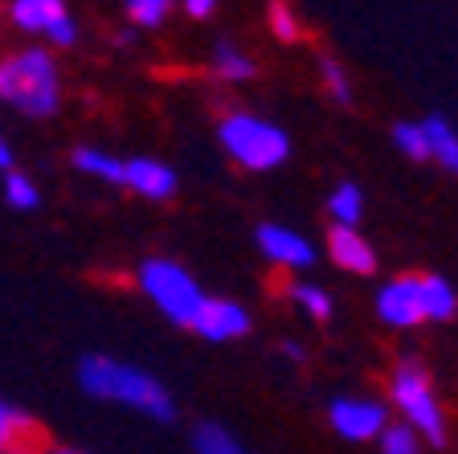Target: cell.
Instances as JSON below:
<instances>
[{"label": "cell", "instance_id": "1", "mask_svg": "<svg viewBox=\"0 0 458 454\" xmlns=\"http://www.w3.org/2000/svg\"><path fill=\"white\" fill-rule=\"evenodd\" d=\"M78 389L86 398L135 409V414L152 417V422H172L176 417V401H172L168 385L156 373L140 369L131 360L106 356V352H90V356L78 360Z\"/></svg>", "mask_w": 458, "mask_h": 454}, {"label": "cell", "instance_id": "2", "mask_svg": "<svg viewBox=\"0 0 458 454\" xmlns=\"http://www.w3.org/2000/svg\"><path fill=\"white\" fill-rule=\"evenodd\" d=\"M66 99V74L54 49L25 46L0 54V107L17 111L21 119H49L62 111Z\"/></svg>", "mask_w": 458, "mask_h": 454}, {"label": "cell", "instance_id": "3", "mask_svg": "<svg viewBox=\"0 0 458 454\" xmlns=\"http://www.w3.org/2000/svg\"><path fill=\"white\" fill-rule=\"evenodd\" d=\"M217 143L242 172H254V176L278 172L291 160V135H286V127H278L267 115L246 111V107L221 111Z\"/></svg>", "mask_w": 458, "mask_h": 454}, {"label": "cell", "instance_id": "4", "mask_svg": "<svg viewBox=\"0 0 458 454\" xmlns=\"http://www.w3.org/2000/svg\"><path fill=\"white\" fill-rule=\"evenodd\" d=\"M389 409H397L401 426H410L434 450L450 442V422L442 409L438 385L418 356H401L389 369Z\"/></svg>", "mask_w": 458, "mask_h": 454}, {"label": "cell", "instance_id": "5", "mask_svg": "<svg viewBox=\"0 0 458 454\" xmlns=\"http://www.w3.org/2000/svg\"><path fill=\"white\" fill-rule=\"evenodd\" d=\"M131 283L143 299L152 303V312L164 315L168 323H176V328H192L205 299H209V291L197 283V275H192L189 266L176 262V258H164V254L143 258L135 266Z\"/></svg>", "mask_w": 458, "mask_h": 454}, {"label": "cell", "instance_id": "6", "mask_svg": "<svg viewBox=\"0 0 458 454\" xmlns=\"http://www.w3.org/2000/svg\"><path fill=\"white\" fill-rule=\"evenodd\" d=\"M4 21L17 29L25 41L46 49H70L78 46V17L70 9V0H9L4 4Z\"/></svg>", "mask_w": 458, "mask_h": 454}, {"label": "cell", "instance_id": "7", "mask_svg": "<svg viewBox=\"0 0 458 454\" xmlns=\"http://www.w3.org/2000/svg\"><path fill=\"white\" fill-rule=\"evenodd\" d=\"M327 426L344 442L364 446V442H377L393 426V409L389 401L369 398V393H340V398L327 401Z\"/></svg>", "mask_w": 458, "mask_h": 454}, {"label": "cell", "instance_id": "8", "mask_svg": "<svg viewBox=\"0 0 458 454\" xmlns=\"http://www.w3.org/2000/svg\"><path fill=\"white\" fill-rule=\"evenodd\" d=\"M421 275L426 270H405L377 287L372 312L389 331H413L426 323V295H421Z\"/></svg>", "mask_w": 458, "mask_h": 454}, {"label": "cell", "instance_id": "9", "mask_svg": "<svg viewBox=\"0 0 458 454\" xmlns=\"http://www.w3.org/2000/svg\"><path fill=\"white\" fill-rule=\"evenodd\" d=\"M254 246H258V254H262V262L283 270V275H291V278L307 275V270L319 262V250H315L311 237L291 229V226H283V221H262L254 234Z\"/></svg>", "mask_w": 458, "mask_h": 454}, {"label": "cell", "instance_id": "10", "mask_svg": "<svg viewBox=\"0 0 458 454\" xmlns=\"http://www.w3.org/2000/svg\"><path fill=\"white\" fill-rule=\"evenodd\" d=\"M119 189L131 193L152 205H168L181 193V176L168 160L160 156H123V172H119Z\"/></svg>", "mask_w": 458, "mask_h": 454}, {"label": "cell", "instance_id": "11", "mask_svg": "<svg viewBox=\"0 0 458 454\" xmlns=\"http://www.w3.org/2000/svg\"><path fill=\"white\" fill-rule=\"evenodd\" d=\"M192 336L209 344H233V340H246L254 331V315L242 299H225V295H209L205 307H200L197 323H192Z\"/></svg>", "mask_w": 458, "mask_h": 454}, {"label": "cell", "instance_id": "12", "mask_svg": "<svg viewBox=\"0 0 458 454\" xmlns=\"http://www.w3.org/2000/svg\"><path fill=\"white\" fill-rule=\"evenodd\" d=\"M327 258L344 275H356V278L377 275V246L360 229H332L327 234Z\"/></svg>", "mask_w": 458, "mask_h": 454}, {"label": "cell", "instance_id": "13", "mask_svg": "<svg viewBox=\"0 0 458 454\" xmlns=\"http://www.w3.org/2000/svg\"><path fill=\"white\" fill-rule=\"evenodd\" d=\"M209 74L221 86H246L258 78V62L250 49H242L238 41H217L209 54Z\"/></svg>", "mask_w": 458, "mask_h": 454}, {"label": "cell", "instance_id": "14", "mask_svg": "<svg viewBox=\"0 0 458 454\" xmlns=\"http://www.w3.org/2000/svg\"><path fill=\"white\" fill-rule=\"evenodd\" d=\"M286 303L295 307L299 315H307L311 323H327L335 315V295L327 291L324 283H315V278H286Z\"/></svg>", "mask_w": 458, "mask_h": 454}, {"label": "cell", "instance_id": "15", "mask_svg": "<svg viewBox=\"0 0 458 454\" xmlns=\"http://www.w3.org/2000/svg\"><path fill=\"white\" fill-rule=\"evenodd\" d=\"M364 209H369V197L356 180H340L324 201V213L332 221V229H356L364 221Z\"/></svg>", "mask_w": 458, "mask_h": 454}, {"label": "cell", "instance_id": "16", "mask_svg": "<svg viewBox=\"0 0 458 454\" xmlns=\"http://www.w3.org/2000/svg\"><path fill=\"white\" fill-rule=\"evenodd\" d=\"M70 164L74 172H82L86 180H98V184H114L119 189V172H123V156L98 148V143H82V148L70 151Z\"/></svg>", "mask_w": 458, "mask_h": 454}, {"label": "cell", "instance_id": "17", "mask_svg": "<svg viewBox=\"0 0 458 454\" xmlns=\"http://www.w3.org/2000/svg\"><path fill=\"white\" fill-rule=\"evenodd\" d=\"M421 127H426L429 140V164L458 176V127H450V119H442V115H426Z\"/></svg>", "mask_w": 458, "mask_h": 454}, {"label": "cell", "instance_id": "18", "mask_svg": "<svg viewBox=\"0 0 458 454\" xmlns=\"http://www.w3.org/2000/svg\"><path fill=\"white\" fill-rule=\"evenodd\" d=\"M426 295V323H450L458 315V287L442 275H421Z\"/></svg>", "mask_w": 458, "mask_h": 454}, {"label": "cell", "instance_id": "19", "mask_svg": "<svg viewBox=\"0 0 458 454\" xmlns=\"http://www.w3.org/2000/svg\"><path fill=\"white\" fill-rule=\"evenodd\" d=\"M315 74H319V90L324 99H332L335 107H352V74L344 70V62L335 54H319L315 57Z\"/></svg>", "mask_w": 458, "mask_h": 454}, {"label": "cell", "instance_id": "20", "mask_svg": "<svg viewBox=\"0 0 458 454\" xmlns=\"http://www.w3.org/2000/svg\"><path fill=\"white\" fill-rule=\"evenodd\" d=\"M29 442H38V422L25 409H17L13 401L0 398V454L13 450V446H29Z\"/></svg>", "mask_w": 458, "mask_h": 454}, {"label": "cell", "instance_id": "21", "mask_svg": "<svg viewBox=\"0 0 458 454\" xmlns=\"http://www.w3.org/2000/svg\"><path fill=\"white\" fill-rule=\"evenodd\" d=\"M0 197H4L9 209H17V213H33V209L41 205L38 180L29 176V172H21V168L0 172Z\"/></svg>", "mask_w": 458, "mask_h": 454}, {"label": "cell", "instance_id": "22", "mask_svg": "<svg viewBox=\"0 0 458 454\" xmlns=\"http://www.w3.org/2000/svg\"><path fill=\"white\" fill-rule=\"evenodd\" d=\"M267 29H270V38L283 41V46L303 41V17H299V9L291 4V0H270L267 4Z\"/></svg>", "mask_w": 458, "mask_h": 454}, {"label": "cell", "instance_id": "23", "mask_svg": "<svg viewBox=\"0 0 458 454\" xmlns=\"http://www.w3.org/2000/svg\"><path fill=\"white\" fill-rule=\"evenodd\" d=\"M192 454H250L242 438H233L221 422H200L192 430Z\"/></svg>", "mask_w": 458, "mask_h": 454}, {"label": "cell", "instance_id": "24", "mask_svg": "<svg viewBox=\"0 0 458 454\" xmlns=\"http://www.w3.org/2000/svg\"><path fill=\"white\" fill-rule=\"evenodd\" d=\"M389 140H393V148H397L405 160L429 164V140H426V127H421V119H401V124H393Z\"/></svg>", "mask_w": 458, "mask_h": 454}, {"label": "cell", "instance_id": "25", "mask_svg": "<svg viewBox=\"0 0 458 454\" xmlns=\"http://www.w3.org/2000/svg\"><path fill=\"white\" fill-rule=\"evenodd\" d=\"M123 13L135 29L152 33V29L168 25V17L176 13V0H123Z\"/></svg>", "mask_w": 458, "mask_h": 454}, {"label": "cell", "instance_id": "26", "mask_svg": "<svg viewBox=\"0 0 458 454\" xmlns=\"http://www.w3.org/2000/svg\"><path fill=\"white\" fill-rule=\"evenodd\" d=\"M377 454H426V442H421L410 426L393 422V426L377 438Z\"/></svg>", "mask_w": 458, "mask_h": 454}, {"label": "cell", "instance_id": "27", "mask_svg": "<svg viewBox=\"0 0 458 454\" xmlns=\"http://www.w3.org/2000/svg\"><path fill=\"white\" fill-rule=\"evenodd\" d=\"M221 0H176V9L184 13L189 21H209L213 13H217Z\"/></svg>", "mask_w": 458, "mask_h": 454}, {"label": "cell", "instance_id": "28", "mask_svg": "<svg viewBox=\"0 0 458 454\" xmlns=\"http://www.w3.org/2000/svg\"><path fill=\"white\" fill-rule=\"evenodd\" d=\"M278 352H283L291 364H303V360H307V348L299 340H283V344H278Z\"/></svg>", "mask_w": 458, "mask_h": 454}, {"label": "cell", "instance_id": "29", "mask_svg": "<svg viewBox=\"0 0 458 454\" xmlns=\"http://www.w3.org/2000/svg\"><path fill=\"white\" fill-rule=\"evenodd\" d=\"M9 168H17V164H13V143L4 135V124H0V172H9Z\"/></svg>", "mask_w": 458, "mask_h": 454}, {"label": "cell", "instance_id": "30", "mask_svg": "<svg viewBox=\"0 0 458 454\" xmlns=\"http://www.w3.org/2000/svg\"><path fill=\"white\" fill-rule=\"evenodd\" d=\"M4 454H49L41 442H29V446H13V450H4Z\"/></svg>", "mask_w": 458, "mask_h": 454}, {"label": "cell", "instance_id": "31", "mask_svg": "<svg viewBox=\"0 0 458 454\" xmlns=\"http://www.w3.org/2000/svg\"><path fill=\"white\" fill-rule=\"evenodd\" d=\"M49 454H95V450H82V446H54Z\"/></svg>", "mask_w": 458, "mask_h": 454}]
</instances>
